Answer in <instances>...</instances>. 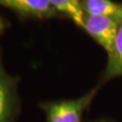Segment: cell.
Returning a JSON list of instances; mask_svg holds the SVG:
<instances>
[{"label":"cell","instance_id":"obj_1","mask_svg":"<svg viewBox=\"0 0 122 122\" xmlns=\"http://www.w3.org/2000/svg\"><path fill=\"white\" fill-rule=\"evenodd\" d=\"M95 93V90H92L77 99L42 103L47 122H81L83 112L91 104Z\"/></svg>","mask_w":122,"mask_h":122},{"label":"cell","instance_id":"obj_3","mask_svg":"<svg viewBox=\"0 0 122 122\" xmlns=\"http://www.w3.org/2000/svg\"><path fill=\"white\" fill-rule=\"evenodd\" d=\"M17 110V79L6 72L0 61V122H15Z\"/></svg>","mask_w":122,"mask_h":122},{"label":"cell","instance_id":"obj_7","mask_svg":"<svg viewBox=\"0 0 122 122\" xmlns=\"http://www.w3.org/2000/svg\"><path fill=\"white\" fill-rule=\"evenodd\" d=\"M50 3L57 12L67 15L79 27L83 29L85 12L81 3L75 0H50Z\"/></svg>","mask_w":122,"mask_h":122},{"label":"cell","instance_id":"obj_4","mask_svg":"<svg viewBox=\"0 0 122 122\" xmlns=\"http://www.w3.org/2000/svg\"><path fill=\"white\" fill-rule=\"evenodd\" d=\"M0 5L25 16L44 18L56 15L50 0H0Z\"/></svg>","mask_w":122,"mask_h":122},{"label":"cell","instance_id":"obj_6","mask_svg":"<svg viewBox=\"0 0 122 122\" xmlns=\"http://www.w3.org/2000/svg\"><path fill=\"white\" fill-rule=\"evenodd\" d=\"M118 76H122V23L116 36L112 52L108 55L106 69V78Z\"/></svg>","mask_w":122,"mask_h":122},{"label":"cell","instance_id":"obj_8","mask_svg":"<svg viewBox=\"0 0 122 122\" xmlns=\"http://www.w3.org/2000/svg\"><path fill=\"white\" fill-rule=\"evenodd\" d=\"M4 28H5V24L3 22V20H2V18L0 17V34L3 32Z\"/></svg>","mask_w":122,"mask_h":122},{"label":"cell","instance_id":"obj_2","mask_svg":"<svg viewBox=\"0 0 122 122\" xmlns=\"http://www.w3.org/2000/svg\"><path fill=\"white\" fill-rule=\"evenodd\" d=\"M122 20L110 16H94L85 14L83 29L100 44L108 55L112 52Z\"/></svg>","mask_w":122,"mask_h":122},{"label":"cell","instance_id":"obj_5","mask_svg":"<svg viewBox=\"0 0 122 122\" xmlns=\"http://www.w3.org/2000/svg\"><path fill=\"white\" fill-rule=\"evenodd\" d=\"M81 6L89 15L110 16L122 20V4L112 0H82Z\"/></svg>","mask_w":122,"mask_h":122}]
</instances>
